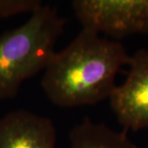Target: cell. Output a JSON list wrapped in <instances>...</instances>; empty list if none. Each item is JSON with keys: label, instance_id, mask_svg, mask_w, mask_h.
Instances as JSON below:
<instances>
[{"label": "cell", "instance_id": "4", "mask_svg": "<svg viewBox=\"0 0 148 148\" xmlns=\"http://www.w3.org/2000/svg\"><path fill=\"white\" fill-rule=\"evenodd\" d=\"M127 77L110 96L111 109L124 130L148 128V49L130 56Z\"/></svg>", "mask_w": 148, "mask_h": 148}, {"label": "cell", "instance_id": "6", "mask_svg": "<svg viewBox=\"0 0 148 148\" xmlns=\"http://www.w3.org/2000/svg\"><path fill=\"white\" fill-rule=\"evenodd\" d=\"M71 148H138L126 130L114 131L86 117L69 133Z\"/></svg>", "mask_w": 148, "mask_h": 148}, {"label": "cell", "instance_id": "2", "mask_svg": "<svg viewBox=\"0 0 148 148\" xmlns=\"http://www.w3.org/2000/svg\"><path fill=\"white\" fill-rule=\"evenodd\" d=\"M64 27L58 11L43 4L21 27L0 35V101L16 96L23 82L45 71Z\"/></svg>", "mask_w": 148, "mask_h": 148}, {"label": "cell", "instance_id": "3", "mask_svg": "<svg viewBox=\"0 0 148 148\" xmlns=\"http://www.w3.org/2000/svg\"><path fill=\"white\" fill-rule=\"evenodd\" d=\"M82 29L115 40L148 33V0H75Z\"/></svg>", "mask_w": 148, "mask_h": 148}, {"label": "cell", "instance_id": "5", "mask_svg": "<svg viewBox=\"0 0 148 148\" xmlns=\"http://www.w3.org/2000/svg\"><path fill=\"white\" fill-rule=\"evenodd\" d=\"M56 128L47 117L26 110L0 119V148H56Z\"/></svg>", "mask_w": 148, "mask_h": 148}, {"label": "cell", "instance_id": "7", "mask_svg": "<svg viewBox=\"0 0 148 148\" xmlns=\"http://www.w3.org/2000/svg\"><path fill=\"white\" fill-rule=\"evenodd\" d=\"M42 5L40 0H0V18L28 12L32 14Z\"/></svg>", "mask_w": 148, "mask_h": 148}, {"label": "cell", "instance_id": "1", "mask_svg": "<svg viewBox=\"0 0 148 148\" xmlns=\"http://www.w3.org/2000/svg\"><path fill=\"white\" fill-rule=\"evenodd\" d=\"M129 58L118 40L82 29L67 47L54 53L44 71L42 89L58 107L95 105L110 98L117 73Z\"/></svg>", "mask_w": 148, "mask_h": 148}]
</instances>
